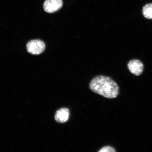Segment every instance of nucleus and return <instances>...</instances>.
I'll return each instance as SVG.
<instances>
[{
	"label": "nucleus",
	"instance_id": "f03ea898",
	"mask_svg": "<svg viewBox=\"0 0 152 152\" xmlns=\"http://www.w3.org/2000/svg\"><path fill=\"white\" fill-rule=\"evenodd\" d=\"M45 48L44 42L39 39L33 40L28 42L26 45L28 53L33 55H39L43 52Z\"/></svg>",
	"mask_w": 152,
	"mask_h": 152
},
{
	"label": "nucleus",
	"instance_id": "7ed1b4c3",
	"mask_svg": "<svg viewBox=\"0 0 152 152\" xmlns=\"http://www.w3.org/2000/svg\"><path fill=\"white\" fill-rule=\"evenodd\" d=\"M62 0H46L43 4V8L45 12L53 13L58 11L62 7Z\"/></svg>",
	"mask_w": 152,
	"mask_h": 152
},
{
	"label": "nucleus",
	"instance_id": "0eeeda50",
	"mask_svg": "<svg viewBox=\"0 0 152 152\" xmlns=\"http://www.w3.org/2000/svg\"><path fill=\"white\" fill-rule=\"evenodd\" d=\"M99 152H115V150L110 146H105L101 149Z\"/></svg>",
	"mask_w": 152,
	"mask_h": 152
},
{
	"label": "nucleus",
	"instance_id": "20e7f679",
	"mask_svg": "<svg viewBox=\"0 0 152 152\" xmlns=\"http://www.w3.org/2000/svg\"><path fill=\"white\" fill-rule=\"evenodd\" d=\"M129 71L136 76L141 75L144 70L143 64L139 60L134 59L130 61L128 64Z\"/></svg>",
	"mask_w": 152,
	"mask_h": 152
},
{
	"label": "nucleus",
	"instance_id": "f257e3e1",
	"mask_svg": "<svg viewBox=\"0 0 152 152\" xmlns=\"http://www.w3.org/2000/svg\"><path fill=\"white\" fill-rule=\"evenodd\" d=\"M89 87L93 92L107 98H116L119 94L117 83L107 76L99 75L94 77L91 81Z\"/></svg>",
	"mask_w": 152,
	"mask_h": 152
},
{
	"label": "nucleus",
	"instance_id": "39448f33",
	"mask_svg": "<svg viewBox=\"0 0 152 152\" xmlns=\"http://www.w3.org/2000/svg\"><path fill=\"white\" fill-rule=\"evenodd\" d=\"M70 115L69 109L66 108H62L56 112L55 119L57 122L63 123L66 122L69 118Z\"/></svg>",
	"mask_w": 152,
	"mask_h": 152
},
{
	"label": "nucleus",
	"instance_id": "423d86ee",
	"mask_svg": "<svg viewBox=\"0 0 152 152\" xmlns=\"http://www.w3.org/2000/svg\"><path fill=\"white\" fill-rule=\"evenodd\" d=\"M142 15L144 18L152 19V3L148 4L144 6L142 10Z\"/></svg>",
	"mask_w": 152,
	"mask_h": 152
}]
</instances>
